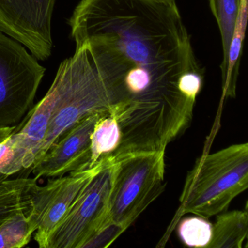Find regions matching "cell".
I'll return each mask as SVG.
<instances>
[{
  "mask_svg": "<svg viewBox=\"0 0 248 248\" xmlns=\"http://www.w3.org/2000/svg\"><path fill=\"white\" fill-rule=\"evenodd\" d=\"M76 46L88 44L118 123V155L165 152L186 130L204 78L178 8L155 0H81L68 22Z\"/></svg>",
  "mask_w": 248,
  "mask_h": 248,
  "instance_id": "6da1fadb",
  "label": "cell"
},
{
  "mask_svg": "<svg viewBox=\"0 0 248 248\" xmlns=\"http://www.w3.org/2000/svg\"><path fill=\"white\" fill-rule=\"evenodd\" d=\"M49 90L54 96V108L34 162L79 120L93 113L109 112L111 108L107 87L85 43L76 46L74 56L61 63Z\"/></svg>",
  "mask_w": 248,
  "mask_h": 248,
  "instance_id": "7a4b0ae2",
  "label": "cell"
},
{
  "mask_svg": "<svg viewBox=\"0 0 248 248\" xmlns=\"http://www.w3.org/2000/svg\"><path fill=\"white\" fill-rule=\"evenodd\" d=\"M248 187V143L202 155L186 178L178 216L193 213L209 218L226 210Z\"/></svg>",
  "mask_w": 248,
  "mask_h": 248,
  "instance_id": "3957f363",
  "label": "cell"
},
{
  "mask_svg": "<svg viewBox=\"0 0 248 248\" xmlns=\"http://www.w3.org/2000/svg\"><path fill=\"white\" fill-rule=\"evenodd\" d=\"M114 159L110 220L125 231L165 190V152H135Z\"/></svg>",
  "mask_w": 248,
  "mask_h": 248,
  "instance_id": "277c9868",
  "label": "cell"
},
{
  "mask_svg": "<svg viewBox=\"0 0 248 248\" xmlns=\"http://www.w3.org/2000/svg\"><path fill=\"white\" fill-rule=\"evenodd\" d=\"M114 169L111 156L53 229L46 248H85L94 236L112 223L110 201Z\"/></svg>",
  "mask_w": 248,
  "mask_h": 248,
  "instance_id": "5b68a950",
  "label": "cell"
},
{
  "mask_svg": "<svg viewBox=\"0 0 248 248\" xmlns=\"http://www.w3.org/2000/svg\"><path fill=\"white\" fill-rule=\"evenodd\" d=\"M45 72L21 43L0 31V127L16 125L30 111Z\"/></svg>",
  "mask_w": 248,
  "mask_h": 248,
  "instance_id": "8992f818",
  "label": "cell"
},
{
  "mask_svg": "<svg viewBox=\"0 0 248 248\" xmlns=\"http://www.w3.org/2000/svg\"><path fill=\"white\" fill-rule=\"evenodd\" d=\"M108 158L101 159L95 166L84 167L68 175L49 178L43 186L36 184L28 216L35 229L34 240L40 248H46L53 229Z\"/></svg>",
  "mask_w": 248,
  "mask_h": 248,
  "instance_id": "52a82bcc",
  "label": "cell"
},
{
  "mask_svg": "<svg viewBox=\"0 0 248 248\" xmlns=\"http://www.w3.org/2000/svg\"><path fill=\"white\" fill-rule=\"evenodd\" d=\"M56 0H0V31L27 47L37 60L50 57Z\"/></svg>",
  "mask_w": 248,
  "mask_h": 248,
  "instance_id": "ba28073f",
  "label": "cell"
},
{
  "mask_svg": "<svg viewBox=\"0 0 248 248\" xmlns=\"http://www.w3.org/2000/svg\"><path fill=\"white\" fill-rule=\"evenodd\" d=\"M93 113L74 124L50 146L40 160L30 168L34 178H57L84 167H90L91 136L95 124L102 116Z\"/></svg>",
  "mask_w": 248,
  "mask_h": 248,
  "instance_id": "9c48e42d",
  "label": "cell"
},
{
  "mask_svg": "<svg viewBox=\"0 0 248 248\" xmlns=\"http://www.w3.org/2000/svg\"><path fill=\"white\" fill-rule=\"evenodd\" d=\"M10 177L0 172V226L14 215L30 213L33 189L38 181L29 172Z\"/></svg>",
  "mask_w": 248,
  "mask_h": 248,
  "instance_id": "30bf717a",
  "label": "cell"
},
{
  "mask_svg": "<svg viewBox=\"0 0 248 248\" xmlns=\"http://www.w3.org/2000/svg\"><path fill=\"white\" fill-rule=\"evenodd\" d=\"M248 233V214L245 210H232L217 214L213 225L211 240L207 248H242Z\"/></svg>",
  "mask_w": 248,
  "mask_h": 248,
  "instance_id": "8fae6325",
  "label": "cell"
},
{
  "mask_svg": "<svg viewBox=\"0 0 248 248\" xmlns=\"http://www.w3.org/2000/svg\"><path fill=\"white\" fill-rule=\"evenodd\" d=\"M248 16V0H244L238 16L227 59L220 65L224 98H235Z\"/></svg>",
  "mask_w": 248,
  "mask_h": 248,
  "instance_id": "7c38bea8",
  "label": "cell"
},
{
  "mask_svg": "<svg viewBox=\"0 0 248 248\" xmlns=\"http://www.w3.org/2000/svg\"><path fill=\"white\" fill-rule=\"evenodd\" d=\"M121 131L112 114L108 113L98 120L91 136L90 167L96 165L101 159L111 157L120 146Z\"/></svg>",
  "mask_w": 248,
  "mask_h": 248,
  "instance_id": "4fadbf2b",
  "label": "cell"
},
{
  "mask_svg": "<svg viewBox=\"0 0 248 248\" xmlns=\"http://www.w3.org/2000/svg\"><path fill=\"white\" fill-rule=\"evenodd\" d=\"M244 0H210L213 15L218 26L223 46V62L227 59L238 16Z\"/></svg>",
  "mask_w": 248,
  "mask_h": 248,
  "instance_id": "5bb4252c",
  "label": "cell"
},
{
  "mask_svg": "<svg viewBox=\"0 0 248 248\" xmlns=\"http://www.w3.org/2000/svg\"><path fill=\"white\" fill-rule=\"evenodd\" d=\"M28 214L14 215L0 226V248H21L30 243L35 229Z\"/></svg>",
  "mask_w": 248,
  "mask_h": 248,
  "instance_id": "9a60e30c",
  "label": "cell"
},
{
  "mask_svg": "<svg viewBox=\"0 0 248 248\" xmlns=\"http://www.w3.org/2000/svg\"><path fill=\"white\" fill-rule=\"evenodd\" d=\"M178 233L187 246L207 248L211 240L213 225L200 216L187 217L178 224Z\"/></svg>",
  "mask_w": 248,
  "mask_h": 248,
  "instance_id": "2e32d148",
  "label": "cell"
},
{
  "mask_svg": "<svg viewBox=\"0 0 248 248\" xmlns=\"http://www.w3.org/2000/svg\"><path fill=\"white\" fill-rule=\"evenodd\" d=\"M18 172L16 163L15 140L11 134L0 143V172L11 176Z\"/></svg>",
  "mask_w": 248,
  "mask_h": 248,
  "instance_id": "e0dca14e",
  "label": "cell"
},
{
  "mask_svg": "<svg viewBox=\"0 0 248 248\" xmlns=\"http://www.w3.org/2000/svg\"><path fill=\"white\" fill-rule=\"evenodd\" d=\"M17 126L13 127H0V143L8 139L16 128Z\"/></svg>",
  "mask_w": 248,
  "mask_h": 248,
  "instance_id": "ac0fdd59",
  "label": "cell"
},
{
  "mask_svg": "<svg viewBox=\"0 0 248 248\" xmlns=\"http://www.w3.org/2000/svg\"><path fill=\"white\" fill-rule=\"evenodd\" d=\"M156 2L163 5H168V6L172 7V8H178L176 4V0H155Z\"/></svg>",
  "mask_w": 248,
  "mask_h": 248,
  "instance_id": "d6986e66",
  "label": "cell"
}]
</instances>
